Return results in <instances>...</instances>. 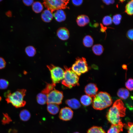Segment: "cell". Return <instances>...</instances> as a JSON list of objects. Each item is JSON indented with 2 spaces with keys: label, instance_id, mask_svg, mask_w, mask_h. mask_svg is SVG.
<instances>
[{
  "label": "cell",
  "instance_id": "obj_37",
  "mask_svg": "<svg viewBox=\"0 0 133 133\" xmlns=\"http://www.w3.org/2000/svg\"><path fill=\"white\" fill-rule=\"evenodd\" d=\"M128 124V133H133V123L131 122H129Z\"/></svg>",
  "mask_w": 133,
  "mask_h": 133
},
{
  "label": "cell",
  "instance_id": "obj_41",
  "mask_svg": "<svg viewBox=\"0 0 133 133\" xmlns=\"http://www.w3.org/2000/svg\"><path fill=\"white\" fill-rule=\"evenodd\" d=\"M1 1H2V0H0V2H1Z\"/></svg>",
  "mask_w": 133,
  "mask_h": 133
},
{
  "label": "cell",
  "instance_id": "obj_40",
  "mask_svg": "<svg viewBox=\"0 0 133 133\" xmlns=\"http://www.w3.org/2000/svg\"><path fill=\"white\" fill-rule=\"evenodd\" d=\"M73 133H79V132H74Z\"/></svg>",
  "mask_w": 133,
  "mask_h": 133
},
{
  "label": "cell",
  "instance_id": "obj_12",
  "mask_svg": "<svg viewBox=\"0 0 133 133\" xmlns=\"http://www.w3.org/2000/svg\"><path fill=\"white\" fill-rule=\"evenodd\" d=\"M76 22L78 26L81 27H84L89 23L90 19L87 16L81 15L77 17Z\"/></svg>",
  "mask_w": 133,
  "mask_h": 133
},
{
  "label": "cell",
  "instance_id": "obj_21",
  "mask_svg": "<svg viewBox=\"0 0 133 133\" xmlns=\"http://www.w3.org/2000/svg\"><path fill=\"white\" fill-rule=\"evenodd\" d=\"M36 100L37 103L40 105H44L47 101V95L41 92L38 93L36 96Z\"/></svg>",
  "mask_w": 133,
  "mask_h": 133
},
{
  "label": "cell",
  "instance_id": "obj_28",
  "mask_svg": "<svg viewBox=\"0 0 133 133\" xmlns=\"http://www.w3.org/2000/svg\"><path fill=\"white\" fill-rule=\"evenodd\" d=\"M56 84L53 83H47L45 87L41 91V93L47 95L51 91L54 89Z\"/></svg>",
  "mask_w": 133,
  "mask_h": 133
},
{
  "label": "cell",
  "instance_id": "obj_10",
  "mask_svg": "<svg viewBox=\"0 0 133 133\" xmlns=\"http://www.w3.org/2000/svg\"><path fill=\"white\" fill-rule=\"evenodd\" d=\"M98 88L95 83H90L87 84L84 88V92L87 95L93 98L97 93Z\"/></svg>",
  "mask_w": 133,
  "mask_h": 133
},
{
  "label": "cell",
  "instance_id": "obj_26",
  "mask_svg": "<svg viewBox=\"0 0 133 133\" xmlns=\"http://www.w3.org/2000/svg\"><path fill=\"white\" fill-rule=\"evenodd\" d=\"M125 12L128 15H132L133 14V1H129L126 5L125 7Z\"/></svg>",
  "mask_w": 133,
  "mask_h": 133
},
{
  "label": "cell",
  "instance_id": "obj_17",
  "mask_svg": "<svg viewBox=\"0 0 133 133\" xmlns=\"http://www.w3.org/2000/svg\"><path fill=\"white\" fill-rule=\"evenodd\" d=\"M117 94V96L121 99L125 100L129 97L130 93L127 89L124 88H121L118 90Z\"/></svg>",
  "mask_w": 133,
  "mask_h": 133
},
{
  "label": "cell",
  "instance_id": "obj_9",
  "mask_svg": "<svg viewBox=\"0 0 133 133\" xmlns=\"http://www.w3.org/2000/svg\"><path fill=\"white\" fill-rule=\"evenodd\" d=\"M73 114V111L70 108L65 107L61 109L59 117L61 120L67 121L70 120L72 118Z\"/></svg>",
  "mask_w": 133,
  "mask_h": 133
},
{
  "label": "cell",
  "instance_id": "obj_39",
  "mask_svg": "<svg viewBox=\"0 0 133 133\" xmlns=\"http://www.w3.org/2000/svg\"><path fill=\"white\" fill-rule=\"evenodd\" d=\"M100 26L101 28L100 29V31L101 32H104L106 31V30L107 29V28L106 27H104L103 25L100 23Z\"/></svg>",
  "mask_w": 133,
  "mask_h": 133
},
{
  "label": "cell",
  "instance_id": "obj_35",
  "mask_svg": "<svg viewBox=\"0 0 133 133\" xmlns=\"http://www.w3.org/2000/svg\"><path fill=\"white\" fill-rule=\"evenodd\" d=\"M73 4L76 6H78L81 5L83 1L82 0H72Z\"/></svg>",
  "mask_w": 133,
  "mask_h": 133
},
{
  "label": "cell",
  "instance_id": "obj_32",
  "mask_svg": "<svg viewBox=\"0 0 133 133\" xmlns=\"http://www.w3.org/2000/svg\"><path fill=\"white\" fill-rule=\"evenodd\" d=\"M133 79L132 78L128 79L125 83V86L127 88L131 91L133 90Z\"/></svg>",
  "mask_w": 133,
  "mask_h": 133
},
{
  "label": "cell",
  "instance_id": "obj_36",
  "mask_svg": "<svg viewBox=\"0 0 133 133\" xmlns=\"http://www.w3.org/2000/svg\"><path fill=\"white\" fill-rule=\"evenodd\" d=\"M23 1L25 5L28 6L32 5L34 2L33 0H23Z\"/></svg>",
  "mask_w": 133,
  "mask_h": 133
},
{
  "label": "cell",
  "instance_id": "obj_34",
  "mask_svg": "<svg viewBox=\"0 0 133 133\" xmlns=\"http://www.w3.org/2000/svg\"><path fill=\"white\" fill-rule=\"evenodd\" d=\"M6 62L4 59L0 57V69L4 68L6 65Z\"/></svg>",
  "mask_w": 133,
  "mask_h": 133
},
{
  "label": "cell",
  "instance_id": "obj_19",
  "mask_svg": "<svg viewBox=\"0 0 133 133\" xmlns=\"http://www.w3.org/2000/svg\"><path fill=\"white\" fill-rule=\"evenodd\" d=\"M83 45L85 47L89 48L93 45L94 40L91 36L87 35L85 36L83 38Z\"/></svg>",
  "mask_w": 133,
  "mask_h": 133
},
{
  "label": "cell",
  "instance_id": "obj_18",
  "mask_svg": "<svg viewBox=\"0 0 133 133\" xmlns=\"http://www.w3.org/2000/svg\"><path fill=\"white\" fill-rule=\"evenodd\" d=\"M47 109L48 112L52 115L57 114L59 110V107L56 104L50 103L47 104Z\"/></svg>",
  "mask_w": 133,
  "mask_h": 133
},
{
  "label": "cell",
  "instance_id": "obj_24",
  "mask_svg": "<svg viewBox=\"0 0 133 133\" xmlns=\"http://www.w3.org/2000/svg\"><path fill=\"white\" fill-rule=\"evenodd\" d=\"M19 116L21 120L24 121L28 120L31 117V114L27 110L24 109L21 111L19 114Z\"/></svg>",
  "mask_w": 133,
  "mask_h": 133
},
{
  "label": "cell",
  "instance_id": "obj_3",
  "mask_svg": "<svg viewBox=\"0 0 133 133\" xmlns=\"http://www.w3.org/2000/svg\"><path fill=\"white\" fill-rule=\"evenodd\" d=\"M92 106L97 110H103L110 106L112 100L110 95L104 92H99L93 98Z\"/></svg>",
  "mask_w": 133,
  "mask_h": 133
},
{
  "label": "cell",
  "instance_id": "obj_30",
  "mask_svg": "<svg viewBox=\"0 0 133 133\" xmlns=\"http://www.w3.org/2000/svg\"><path fill=\"white\" fill-rule=\"evenodd\" d=\"M122 16L120 14L114 15L112 18V22L116 25H117L120 24L122 19Z\"/></svg>",
  "mask_w": 133,
  "mask_h": 133
},
{
  "label": "cell",
  "instance_id": "obj_15",
  "mask_svg": "<svg viewBox=\"0 0 133 133\" xmlns=\"http://www.w3.org/2000/svg\"><path fill=\"white\" fill-rule=\"evenodd\" d=\"M53 17L52 13L48 9L43 11L41 15V17L42 20L47 23L50 22L53 19Z\"/></svg>",
  "mask_w": 133,
  "mask_h": 133
},
{
  "label": "cell",
  "instance_id": "obj_11",
  "mask_svg": "<svg viewBox=\"0 0 133 133\" xmlns=\"http://www.w3.org/2000/svg\"><path fill=\"white\" fill-rule=\"evenodd\" d=\"M56 34L59 38L62 40H67L69 37V31L65 27L59 28L57 31Z\"/></svg>",
  "mask_w": 133,
  "mask_h": 133
},
{
  "label": "cell",
  "instance_id": "obj_8",
  "mask_svg": "<svg viewBox=\"0 0 133 133\" xmlns=\"http://www.w3.org/2000/svg\"><path fill=\"white\" fill-rule=\"evenodd\" d=\"M63 98V92L54 88L47 95V104L52 103L60 104L62 103Z\"/></svg>",
  "mask_w": 133,
  "mask_h": 133
},
{
  "label": "cell",
  "instance_id": "obj_13",
  "mask_svg": "<svg viewBox=\"0 0 133 133\" xmlns=\"http://www.w3.org/2000/svg\"><path fill=\"white\" fill-rule=\"evenodd\" d=\"M53 16L58 22H63L66 19V15L65 12L62 9H59L55 11Z\"/></svg>",
  "mask_w": 133,
  "mask_h": 133
},
{
  "label": "cell",
  "instance_id": "obj_23",
  "mask_svg": "<svg viewBox=\"0 0 133 133\" xmlns=\"http://www.w3.org/2000/svg\"><path fill=\"white\" fill-rule=\"evenodd\" d=\"M32 9L36 13H38L41 12L43 9L42 4L39 1L34 2L32 5Z\"/></svg>",
  "mask_w": 133,
  "mask_h": 133
},
{
  "label": "cell",
  "instance_id": "obj_33",
  "mask_svg": "<svg viewBox=\"0 0 133 133\" xmlns=\"http://www.w3.org/2000/svg\"><path fill=\"white\" fill-rule=\"evenodd\" d=\"M133 29H131L129 30L127 32L126 36L129 39L133 40Z\"/></svg>",
  "mask_w": 133,
  "mask_h": 133
},
{
  "label": "cell",
  "instance_id": "obj_4",
  "mask_svg": "<svg viewBox=\"0 0 133 133\" xmlns=\"http://www.w3.org/2000/svg\"><path fill=\"white\" fill-rule=\"evenodd\" d=\"M64 76L62 81V84L69 88L79 85V76L72 71L71 68L66 66H64Z\"/></svg>",
  "mask_w": 133,
  "mask_h": 133
},
{
  "label": "cell",
  "instance_id": "obj_5",
  "mask_svg": "<svg viewBox=\"0 0 133 133\" xmlns=\"http://www.w3.org/2000/svg\"><path fill=\"white\" fill-rule=\"evenodd\" d=\"M69 0H44L43 4L47 9L53 12L59 9L66 8Z\"/></svg>",
  "mask_w": 133,
  "mask_h": 133
},
{
  "label": "cell",
  "instance_id": "obj_29",
  "mask_svg": "<svg viewBox=\"0 0 133 133\" xmlns=\"http://www.w3.org/2000/svg\"><path fill=\"white\" fill-rule=\"evenodd\" d=\"M112 18L109 16H104L102 20V22L105 26H108L112 24Z\"/></svg>",
  "mask_w": 133,
  "mask_h": 133
},
{
  "label": "cell",
  "instance_id": "obj_16",
  "mask_svg": "<svg viewBox=\"0 0 133 133\" xmlns=\"http://www.w3.org/2000/svg\"><path fill=\"white\" fill-rule=\"evenodd\" d=\"M65 103L69 107L73 109L79 108L81 106L79 101L75 98L68 99L66 101Z\"/></svg>",
  "mask_w": 133,
  "mask_h": 133
},
{
  "label": "cell",
  "instance_id": "obj_31",
  "mask_svg": "<svg viewBox=\"0 0 133 133\" xmlns=\"http://www.w3.org/2000/svg\"><path fill=\"white\" fill-rule=\"evenodd\" d=\"M9 85L8 82L4 79H0V89H6Z\"/></svg>",
  "mask_w": 133,
  "mask_h": 133
},
{
  "label": "cell",
  "instance_id": "obj_6",
  "mask_svg": "<svg viewBox=\"0 0 133 133\" xmlns=\"http://www.w3.org/2000/svg\"><path fill=\"white\" fill-rule=\"evenodd\" d=\"M72 70L79 77L82 74L87 72L89 69L86 59L84 57H78L72 65Z\"/></svg>",
  "mask_w": 133,
  "mask_h": 133
},
{
  "label": "cell",
  "instance_id": "obj_1",
  "mask_svg": "<svg viewBox=\"0 0 133 133\" xmlns=\"http://www.w3.org/2000/svg\"><path fill=\"white\" fill-rule=\"evenodd\" d=\"M126 108L120 99L116 100L108 112L106 116L109 121L112 124H116L121 121V118L125 115Z\"/></svg>",
  "mask_w": 133,
  "mask_h": 133
},
{
  "label": "cell",
  "instance_id": "obj_27",
  "mask_svg": "<svg viewBox=\"0 0 133 133\" xmlns=\"http://www.w3.org/2000/svg\"><path fill=\"white\" fill-rule=\"evenodd\" d=\"M87 133H106L101 127L94 126L88 130Z\"/></svg>",
  "mask_w": 133,
  "mask_h": 133
},
{
  "label": "cell",
  "instance_id": "obj_20",
  "mask_svg": "<svg viewBox=\"0 0 133 133\" xmlns=\"http://www.w3.org/2000/svg\"><path fill=\"white\" fill-rule=\"evenodd\" d=\"M92 100V98L87 95H83L81 96L80 99L81 104L85 106H89Z\"/></svg>",
  "mask_w": 133,
  "mask_h": 133
},
{
  "label": "cell",
  "instance_id": "obj_7",
  "mask_svg": "<svg viewBox=\"0 0 133 133\" xmlns=\"http://www.w3.org/2000/svg\"><path fill=\"white\" fill-rule=\"evenodd\" d=\"M47 66L50 72L52 83L56 84L63 79L64 71L63 69L52 64L48 65Z\"/></svg>",
  "mask_w": 133,
  "mask_h": 133
},
{
  "label": "cell",
  "instance_id": "obj_25",
  "mask_svg": "<svg viewBox=\"0 0 133 133\" xmlns=\"http://www.w3.org/2000/svg\"><path fill=\"white\" fill-rule=\"evenodd\" d=\"M25 53L30 57H33L36 53L35 48L33 46H29L26 47L25 49Z\"/></svg>",
  "mask_w": 133,
  "mask_h": 133
},
{
  "label": "cell",
  "instance_id": "obj_38",
  "mask_svg": "<svg viewBox=\"0 0 133 133\" xmlns=\"http://www.w3.org/2000/svg\"><path fill=\"white\" fill-rule=\"evenodd\" d=\"M103 2L107 5H109L110 4H113L115 2L114 0H102Z\"/></svg>",
  "mask_w": 133,
  "mask_h": 133
},
{
  "label": "cell",
  "instance_id": "obj_2",
  "mask_svg": "<svg viewBox=\"0 0 133 133\" xmlns=\"http://www.w3.org/2000/svg\"><path fill=\"white\" fill-rule=\"evenodd\" d=\"M26 91L25 89H18L11 93L10 91H8L4 94L6 98V100L8 103H11L17 108L23 107L26 104L23 99Z\"/></svg>",
  "mask_w": 133,
  "mask_h": 133
},
{
  "label": "cell",
  "instance_id": "obj_22",
  "mask_svg": "<svg viewBox=\"0 0 133 133\" xmlns=\"http://www.w3.org/2000/svg\"><path fill=\"white\" fill-rule=\"evenodd\" d=\"M92 50L96 55H100L103 53L104 48L103 46L99 44L94 45L92 47Z\"/></svg>",
  "mask_w": 133,
  "mask_h": 133
},
{
  "label": "cell",
  "instance_id": "obj_14",
  "mask_svg": "<svg viewBox=\"0 0 133 133\" xmlns=\"http://www.w3.org/2000/svg\"><path fill=\"white\" fill-rule=\"evenodd\" d=\"M125 124L121 121L116 124H112L107 132V133H119L123 130V128Z\"/></svg>",
  "mask_w": 133,
  "mask_h": 133
}]
</instances>
